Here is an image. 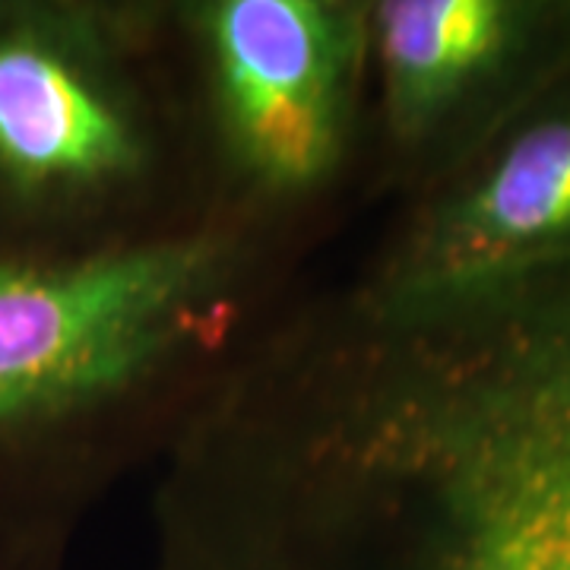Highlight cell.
<instances>
[{
  "label": "cell",
  "mask_w": 570,
  "mask_h": 570,
  "mask_svg": "<svg viewBox=\"0 0 570 570\" xmlns=\"http://www.w3.org/2000/svg\"><path fill=\"white\" fill-rule=\"evenodd\" d=\"M159 570H570V254L390 285L264 343Z\"/></svg>",
  "instance_id": "1"
},
{
  "label": "cell",
  "mask_w": 570,
  "mask_h": 570,
  "mask_svg": "<svg viewBox=\"0 0 570 570\" xmlns=\"http://www.w3.org/2000/svg\"><path fill=\"white\" fill-rule=\"evenodd\" d=\"M209 269L204 245L0 257V482L58 422L181 340Z\"/></svg>",
  "instance_id": "2"
},
{
  "label": "cell",
  "mask_w": 570,
  "mask_h": 570,
  "mask_svg": "<svg viewBox=\"0 0 570 570\" xmlns=\"http://www.w3.org/2000/svg\"><path fill=\"white\" fill-rule=\"evenodd\" d=\"M130 165V127L102 92L80 26L0 3V257H36V238L67 206Z\"/></svg>",
  "instance_id": "3"
},
{
  "label": "cell",
  "mask_w": 570,
  "mask_h": 570,
  "mask_svg": "<svg viewBox=\"0 0 570 570\" xmlns=\"http://www.w3.org/2000/svg\"><path fill=\"white\" fill-rule=\"evenodd\" d=\"M213 48L235 142L266 181L305 184L336 153L343 36L307 0H228Z\"/></svg>",
  "instance_id": "4"
},
{
  "label": "cell",
  "mask_w": 570,
  "mask_h": 570,
  "mask_svg": "<svg viewBox=\"0 0 570 570\" xmlns=\"http://www.w3.org/2000/svg\"><path fill=\"white\" fill-rule=\"evenodd\" d=\"M570 254V111L530 124L441 216L403 285H460Z\"/></svg>",
  "instance_id": "5"
},
{
  "label": "cell",
  "mask_w": 570,
  "mask_h": 570,
  "mask_svg": "<svg viewBox=\"0 0 570 570\" xmlns=\"http://www.w3.org/2000/svg\"><path fill=\"white\" fill-rule=\"evenodd\" d=\"M390 89L406 115L444 105L504 48L510 10L494 0H390L377 13Z\"/></svg>",
  "instance_id": "6"
}]
</instances>
